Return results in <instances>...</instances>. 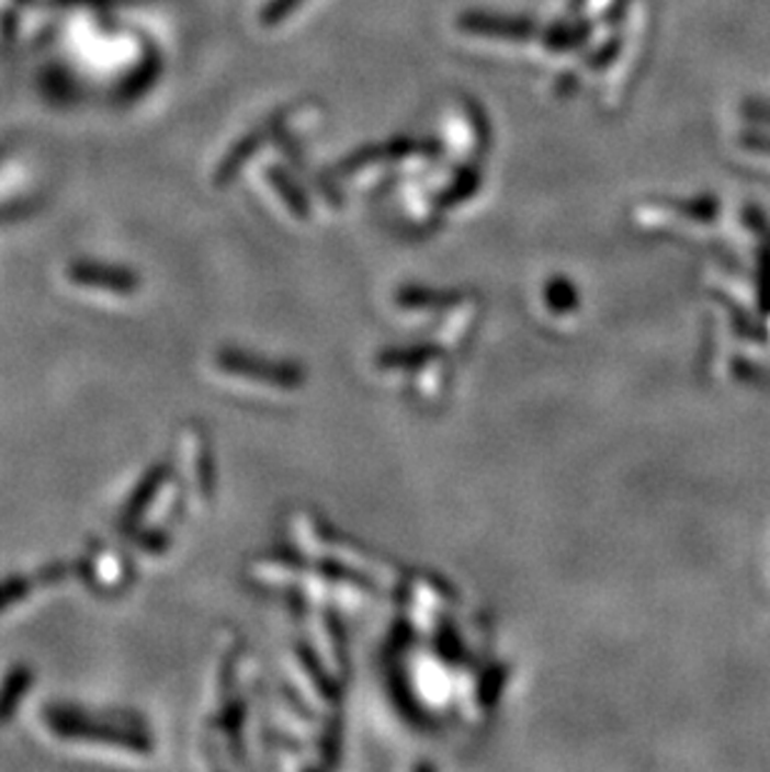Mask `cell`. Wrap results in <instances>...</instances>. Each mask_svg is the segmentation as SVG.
Masks as SVG:
<instances>
[{"instance_id": "2", "label": "cell", "mask_w": 770, "mask_h": 772, "mask_svg": "<svg viewBox=\"0 0 770 772\" xmlns=\"http://www.w3.org/2000/svg\"><path fill=\"white\" fill-rule=\"evenodd\" d=\"M68 281L80 288H95L115 295H133L140 288V275L128 265L103 263V260H76L68 265Z\"/></svg>"}, {"instance_id": "5", "label": "cell", "mask_w": 770, "mask_h": 772, "mask_svg": "<svg viewBox=\"0 0 770 772\" xmlns=\"http://www.w3.org/2000/svg\"><path fill=\"white\" fill-rule=\"evenodd\" d=\"M123 535L148 555H163L170 550V545H173V537H170L166 527H143L138 523L128 527V531H123Z\"/></svg>"}, {"instance_id": "11", "label": "cell", "mask_w": 770, "mask_h": 772, "mask_svg": "<svg viewBox=\"0 0 770 772\" xmlns=\"http://www.w3.org/2000/svg\"><path fill=\"white\" fill-rule=\"evenodd\" d=\"M68 3H88V5H105L109 0H68Z\"/></svg>"}, {"instance_id": "7", "label": "cell", "mask_w": 770, "mask_h": 772, "mask_svg": "<svg viewBox=\"0 0 770 772\" xmlns=\"http://www.w3.org/2000/svg\"><path fill=\"white\" fill-rule=\"evenodd\" d=\"M38 211H41L38 197H15V201H3L0 203V226L29 220Z\"/></svg>"}, {"instance_id": "12", "label": "cell", "mask_w": 770, "mask_h": 772, "mask_svg": "<svg viewBox=\"0 0 770 772\" xmlns=\"http://www.w3.org/2000/svg\"><path fill=\"white\" fill-rule=\"evenodd\" d=\"M3 158H5V152H3V148H0V163H3Z\"/></svg>"}, {"instance_id": "8", "label": "cell", "mask_w": 770, "mask_h": 772, "mask_svg": "<svg viewBox=\"0 0 770 772\" xmlns=\"http://www.w3.org/2000/svg\"><path fill=\"white\" fill-rule=\"evenodd\" d=\"M73 565V576L80 578L86 582L88 588L95 590V595H103V598H109L113 595V592H118V588H109L105 582H101V578H98V570H95V565L91 558H78L70 563Z\"/></svg>"}, {"instance_id": "4", "label": "cell", "mask_w": 770, "mask_h": 772, "mask_svg": "<svg viewBox=\"0 0 770 772\" xmlns=\"http://www.w3.org/2000/svg\"><path fill=\"white\" fill-rule=\"evenodd\" d=\"M35 682V670L25 662L8 668L3 680H0V727L13 723L18 713V705L23 703V697L31 693Z\"/></svg>"}, {"instance_id": "3", "label": "cell", "mask_w": 770, "mask_h": 772, "mask_svg": "<svg viewBox=\"0 0 770 772\" xmlns=\"http://www.w3.org/2000/svg\"><path fill=\"white\" fill-rule=\"evenodd\" d=\"M170 473H173L170 463L160 461V463L150 465V468H146V473L140 475L136 488L131 490L128 500H125L123 508H121V515H118V531L121 533L140 523L143 515L148 513V508L156 502L158 492L163 490V485L170 480Z\"/></svg>"}, {"instance_id": "9", "label": "cell", "mask_w": 770, "mask_h": 772, "mask_svg": "<svg viewBox=\"0 0 770 772\" xmlns=\"http://www.w3.org/2000/svg\"><path fill=\"white\" fill-rule=\"evenodd\" d=\"M199 488L203 492V498H211L213 488H216L213 455H211V445L205 443V435H201V447H199Z\"/></svg>"}, {"instance_id": "1", "label": "cell", "mask_w": 770, "mask_h": 772, "mask_svg": "<svg viewBox=\"0 0 770 772\" xmlns=\"http://www.w3.org/2000/svg\"><path fill=\"white\" fill-rule=\"evenodd\" d=\"M43 720H46L53 735L63 740L113 745V748L138 752V756L154 752V740H150L148 730H136V727L115 723L105 713L91 715L76 705L50 703L43 707Z\"/></svg>"}, {"instance_id": "10", "label": "cell", "mask_w": 770, "mask_h": 772, "mask_svg": "<svg viewBox=\"0 0 770 772\" xmlns=\"http://www.w3.org/2000/svg\"><path fill=\"white\" fill-rule=\"evenodd\" d=\"M70 576H73V565L66 560H53L35 572V580H38V586H60Z\"/></svg>"}, {"instance_id": "6", "label": "cell", "mask_w": 770, "mask_h": 772, "mask_svg": "<svg viewBox=\"0 0 770 772\" xmlns=\"http://www.w3.org/2000/svg\"><path fill=\"white\" fill-rule=\"evenodd\" d=\"M35 586H38L35 576H8L0 580V613H5L8 608H13L21 603V600L31 598Z\"/></svg>"}]
</instances>
